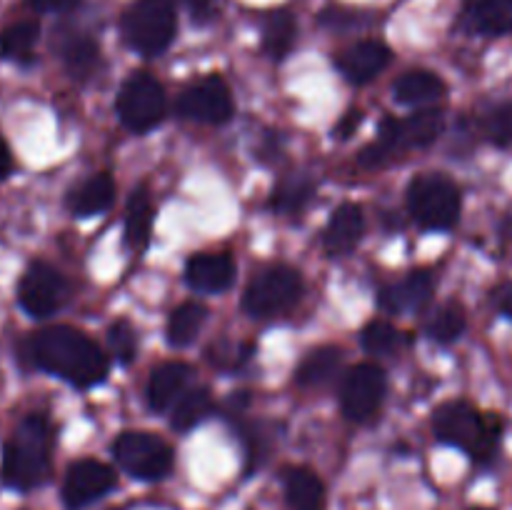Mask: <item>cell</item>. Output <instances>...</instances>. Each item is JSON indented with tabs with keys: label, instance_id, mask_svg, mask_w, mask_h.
<instances>
[{
	"label": "cell",
	"instance_id": "1",
	"mask_svg": "<svg viewBox=\"0 0 512 510\" xmlns=\"http://www.w3.org/2000/svg\"><path fill=\"white\" fill-rule=\"evenodd\" d=\"M28 355L40 370L68 380L75 388L103 383L108 358L95 340L70 325H50L28 340Z\"/></svg>",
	"mask_w": 512,
	"mask_h": 510
},
{
	"label": "cell",
	"instance_id": "2",
	"mask_svg": "<svg viewBox=\"0 0 512 510\" xmlns=\"http://www.w3.org/2000/svg\"><path fill=\"white\" fill-rule=\"evenodd\" d=\"M53 425L45 415H25L3 445L0 478L13 490H33L50 475Z\"/></svg>",
	"mask_w": 512,
	"mask_h": 510
},
{
	"label": "cell",
	"instance_id": "3",
	"mask_svg": "<svg viewBox=\"0 0 512 510\" xmlns=\"http://www.w3.org/2000/svg\"><path fill=\"white\" fill-rule=\"evenodd\" d=\"M435 438L473 455L475 463H490L500 445V418L480 415L465 400H450L433 415Z\"/></svg>",
	"mask_w": 512,
	"mask_h": 510
},
{
	"label": "cell",
	"instance_id": "4",
	"mask_svg": "<svg viewBox=\"0 0 512 510\" xmlns=\"http://www.w3.org/2000/svg\"><path fill=\"white\" fill-rule=\"evenodd\" d=\"M443 125V113L435 108H423L403 120L385 118L378 143L368 145L360 153V165L363 168H378V165H385L390 158L405 153V150L428 148L443 135Z\"/></svg>",
	"mask_w": 512,
	"mask_h": 510
},
{
	"label": "cell",
	"instance_id": "5",
	"mask_svg": "<svg viewBox=\"0 0 512 510\" xmlns=\"http://www.w3.org/2000/svg\"><path fill=\"white\" fill-rule=\"evenodd\" d=\"M123 38L135 53L153 58L168 50L178 33V13L173 0H135L120 20Z\"/></svg>",
	"mask_w": 512,
	"mask_h": 510
},
{
	"label": "cell",
	"instance_id": "6",
	"mask_svg": "<svg viewBox=\"0 0 512 510\" xmlns=\"http://www.w3.org/2000/svg\"><path fill=\"white\" fill-rule=\"evenodd\" d=\"M460 205V188L445 175H418L408 188L410 215L425 230L455 228L460 220Z\"/></svg>",
	"mask_w": 512,
	"mask_h": 510
},
{
	"label": "cell",
	"instance_id": "7",
	"mask_svg": "<svg viewBox=\"0 0 512 510\" xmlns=\"http://www.w3.org/2000/svg\"><path fill=\"white\" fill-rule=\"evenodd\" d=\"M303 295V275L288 265H273L255 275L245 288L243 310L250 318H273L288 313Z\"/></svg>",
	"mask_w": 512,
	"mask_h": 510
},
{
	"label": "cell",
	"instance_id": "8",
	"mask_svg": "<svg viewBox=\"0 0 512 510\" xmlns=\"http://www.w3.org/2000/svg\"><path fill=\"white\" fill-rule=\"evenodd\" d=\"M120 468L138 480H163L173 470V448L163 438L145 430H125L113 443Z\"/></svg>",
	"mask_w": 512,
	"mask_h": 510
},
{
	"label": "cell",
	"instance_id": "9",
	"mask_svg": "<svg viewBox=\"0 0 512 510\" xmlns=\"http://www.w3.org/2000/svg\"><path fill=\"white\" fill-rule=\"evenodd\" d=\"M120 123L133 133H148L165 118V90L150 73H133L118 93Z\"/></svg>",
	"mask_w": 512,
	"mask_h": 510
},
{
	"label": "cell",
	"instance_id": "10",
	"mask_svg": "<svg viewBox=\"0 0 512 510\" xmlns=\"http://www.w3.org/2000/svg\"><path fill=\"white\" fill-rule=\"evenodd\" d=\"M65 295H68V283H65L63 273L43 260L30 263L18 283L20 308L33 318H48L55 310H60Z\"/></svg>",
	"mask_w": 512,
	"mask_h": 510
},
{
	"label": "cell",
	"instance_id": "11",
	"mask_svg": "<svg viewBox=\"0 0 512 510\" xmlns=\"http://www.w3.org/2000/svg\"><path fill=\"white\" fill-rule=\"evenodd\" d=\"M385 398V373L375 363H360L348 370L340 388V408L353 423H368Z\"/></svg>",
	"mask_w": 512,
	"mask_h": 510
},
{
	"label": "cell",
	"instance_id": "12",
	"mask_svg": "<svg viewBox=\"0 0 512 510\" xmlns=\"http://www.w3.org/2000/svg\"><path fill=\"white\" fill-rule=\"evenodd\" d=\"M178 113L185 120H195V123H228L235 113L228 83L220 75H208V78L188 85L178 100Z\"/></svg>",
	"mask_w": 512,
	"mask_h": 510
},
{
	"label": "cell",
	"instance_id": "13",
	"mask_svg": "<svg viewBox=\"0 0 512 510\" xmlns=\"http://www.w3.org/2000/svg\"><path fill=\"white\" fill-rule=\"evenodd\" d=\"M118 483V475L110 465L100 463L95 458L75 460L68 468L63 480V503L68 510H80L85 505L95 503Z\"/></svg>",
	"mask_w": 512,
	"mask_h": 510
},
{
	"label": "cell",
	"instance_id": "14",
	"mask_svg": "<svg viewBox=\"0 0 512 510\" xmlns=\"http://www.w3.org/2000/svg\"><path fill=\"white\" fill-rule=\"evenodd\" d=\"M435 293V278L428 270H413L405 280L385 285L378 293V305L385 313H418L430 303Z\"/></svg>",
	"mask_w": 512,
	"mask_h": 510
},
{
	"label": "cell",
	"instance_id": "15",
	"mask_svg": "<svg viewBox=\"0 0 512 510\" xmlns=\"http://www.w3.org/2000/svg\"><path fill=\"white\" fill-rule=\"evenodd\" d=\"M390 60H393V53L383 40H360L338 55V68L348 83L363 85L378 78L388 68Z\"/></svg>",
	"mask_w": 512,
	"mask_h": 510
},
{
	"label": "cell",
	"instance_id": "16",
	"mask_svg": "<svg viewBox=\"0 0 512 510\" xmlns=\"http://www.w3.org/2000/svg\"><path fill=\"white\" fill-rule=\"evenodd\" d=\"M235 260L223 253H200L193 255L185 265V283L195 290V293H223L233 285Z\"/></svg>",
	"mask_w": 512,
	"mask_h": 510
},
{
	"label": "cell",
	"instance_id": "17",
	"mask_svg": "<svg viewBox=\"0 0 512 510\" xmlns=\"http://www.w3.org/2000/svg\"><path fill=\"white\" fill-rule=\"evenodd\" d=\"M365 233V215L358 203H343L340 208L333 210L330 223L323 235L325 253L338 258V255H348L355 245L360 243Z\"/></svg>",
	"mask_w": 512,
	"mask_h": 510
},
{
	"label": "cell",
	"instance_id": "18",
	"mask_svg": "<svg viewBox=\"0 0 512 510\" xmlns=\"http://www.w3.org/2000/svg\"><path fill=\"white\" fill-rule=\"evenodd\" d=\"M190 365L180 363V360H170V363L158 365L150 375L148 383V403L155 413H165V410L173 408L178 403V398L183 395L185 385L190 380Z\"/></svg>",
	"mask_w": 512,
	"mask_h": 510
},
{
	"label": "cell",
	"instance_id": "19",
	"mask_svg": "<svg viewBox=\"0 0 512 510\" xmlns=\"http://www.w3.org/2000/svg\"><path fill=\"white\" fill-rule=\"evenodd\" d=\"M115 200V180L108 173H95L68 195V210L75 218H90L108 210Z\"/></svg>",
	"mask_w": 512,
	"mask_h": 510
},
{
	"label": "cell",
	"instance_id": "20",
	"mask_svg": "<svg viewBox=\"0 0 512 510\" xmlns=\"http://www.w3.org/2000/svg\"><path fill=\"white\" fill-rule=\"evenodd\" d=\"M340 365H343V350L335 345H320L300 360L295 368V383L300 388H323L333 383L335 375L340 373Z\"/></svg>",
	"mask_w": 512,
	"mask_h": 510
},
{
	"label": "cell",
	"instance_id": "21",
	"mask_svg": "<svg viewBox=\"0 0 512 510\" xmlns=\"http://www.w3.org/2000/svg\"><path fill=\"white\" fill-rule=\"evenodd\" d=\"M285 498L293 510H325V485L310 468H285Z\"/></svg>",
	"mask_w": 512,
	"mask_h": 510
},
{
	"label": "cell",
	"instance_id": "22",
	"mask_svg": "<svg viewBox=\"0 0 512 510\" xmlns=\"http://www.w3.org/2000/svg\"><path fill=\"white\" fill-rule=\"evenodd\" d=\"M445 90L448 85L433 70H408L393 85L395 100L405 105H430L443 98Z\"/></svg>",
	"mask_w": 512,
	"mask_h": 510
},
{
	"label": "cell",
	"instance_id": "23",
	"mask_svg": "<svg viewBox=\"0 0 512 510\" xmlns=\"http://www.w3.org/2000/svg\"><path fill=\"white\" fill-rule=\"evenodd\" d=\"M465 23L480 35L512 33V0H473L465 10Z\"/></svg>",
	"mask_w": 512,
	"mask_h": 510
},
{
	"label": "cell",
	"instance_id": "24",
	"mask_svg": "<svg viewBox=\"0 0 512 510\" xmlns=\"http://www.w3.org/2000/svg\"><path fill=\"white\" fill-rule=\"evenodd\" d=\"M60 58L75 80H85L100 60L98 43L85 33H70L60 40Z\"/></svg>",
	"mask_w": 512,
	"mask_h": 510
},
{
	"label": "cell",
	"instance_id": "25",
	"mask_svg": "<svg viewBox=\"0 0 512 510\" xmlns=\"http://www.w3.org/2000/svg\"><path fill=\"white\" fill-rule=\"evenodd\" d=\"M153 233V205H150L148 190L138 188L130 195L128 210H125V243L130 250L140 253L148 245Z\"/></svg>",
	"mask_w": 512,
	"mask_h": 510
},
{
	"label": "cell",
	"instance_id": "26",
	"mask_svg": "<svg viewBox=\"0 0 512 510\" xmlns=\"http://www.w3.org/2000/svg\"><path fill=\"white\" fill-rule=\"evenodd\" d=\"M298 38V23L290 10H275L263 23V50L273 60H283Z\"/></svg>",
	"mask_w": 512,
	"mask_h": 510
},
{
	"label": "cell",
	"instance_id": "27",
	"mask_svg": "<svg viewBox=\"0 0 512 510\" xmlns=\"http://www.w3.org/2000/svg\"><path fill=\"white\" fill-rule=\"evenodd\" d=\"M205 320H208V308L203 303L188 300V303L178 305L168 318V343L173 348L190 345L198 338L200 330H203Z\"/></svg>",
	"mask_w": 512,
	"mask_h": 510
},
{
	"label": "cell",
	"instance_id": "28",
	"mask_svg": "<svg viewBox=\"0 0 512 510\" xmlns=\"http://www.w3.org/2000/svg\"><path fill=\"white\" fill-rule=\"evenodd\" d=\"M38 38V20H18L0 33V55L5 60H15V63H30Z\"/></svg>",
	"mask_w": 512,
	"mask_h": 510
},
{
	"label": "cell",
	"instance_id": "29",
	"mask_svg": "<svg viewBox=\"0 0 512 510\" xmlns=\"http://www.w3.org/2000/svg\"><path fill=\"white\" fill-rule=\"evenodd\" d=\"M213 410V395L208 388H193L188 393H183L178 398V403L173 405V415H170V425H173L178 433H188L195 425L203 423L205 418Z\"/></svg>",
	"mask_w": 512,
	"mask_h": 510
},
{
	"label": "cell",
	"instance_id": "30",
	"mask_svg": "<svg viewBox=\"0 0 512 510\" xmlns=\"http://www.w3.org/2000/svg\"><path fill=\"white\" fill-rule=\"evenodd\" d=\"M315 183L305 175H288L273 190V208L280 215H300L313 198Z\"/></svg>",
	"mask_w": 512,
	"mask_h": 510
},
{
	"label": "cell",
	"instance_id": "31",
	"mask_svg": "<svg viewBox=\"0 0 512 510\" xmlns=\"http://www.w3.org/2000/svg\"><path fill=\"white\" fill-rule=\"evenodd\" d=\"M465 325H468V315H465V308L460 303H445L443 308H438V313L430 318L428 323V335L430 340L440 345H450L465 333Z\"/></svg>",
	"mask_w": 512,
	"mask_h": 510
},
{
	"label": "cell",
	"instance_id": "32",
	"mask_svg": "<svg viewBox=\"0 0 512 510\" xmlns=\"http://www.w3.org/2000/svg\"><path fill=\"white\" fill-rule=\"evenodd\" d=\"M360 340H363V348L368 350L370 355H390L400 348L403 335L398 333V328L385 323V320H373L370 325H365Z\"/></svg>",
	"mask_w": 512,
	"mask_h": 510
},
{
	"label": "cell",
	"instance_id": "33",
	"mask_svg": "<svg viewBox=\"0 0 512 510\" xmlns=\"http://www.w3.org/2000/svg\"><path fill=\"white\" fill-rule=\"evenodd\" d=\"M483 133L498 148H508L512 145V100L500 103L485 115L483 120Z\"/></svg>",
	"mask_w": 512,
	"mask_h": 510
},
{
	"label": "cell",
	"instance_id": "34",
	"mask_svg": "<svg viewBox=\"0 0 512 510\" xmlns=\"http://www.w3.org/2000/svg\"><path fill=\"white\" fill-rule=\"evenodd\" d=\"M108 343L113 350L115 358L123 365L133 363L135 353H138V333H135L133 323L130 320H115L108 330Z\"/></svg>",
	"mask_w": 512,
	"mask_h": 510
},
{
	"label": "cell",
	"instance_id": "35",
	"mask_svg": "<svg viewBox=\"0 0 512 510\" xmlns=\"http://www.w3.org/2000/svg\"><path fill=\"white\" fill-rule=\"evenodd\" d=\"M250 353H253V345H240V343H228V340H223V343L213 345V348L208 350V358L215 368L238 370L240 365L250 358Z\"/></svg>",
	"mask_w": 512,
	"mask_h": 510
},
{
	"label": "cell",
	"instance_id": "36",
	"mask_svg": "<svg viewBox=\"0 0 512 510\" xmlns=\"http://www.w3.org/2000/svg\"><path fill=\"white\" fill-rule=\"evenodd\" d=\"M183 3L188 5L190 15L198 25H208L220 13V0H183Z\"/></svg>",
	"mask_w": 512,
	"mask_h": 510
},
{
	"label": "cell",
	"instance_id": "37",
	"mask_svg": "<svg viewBox=\"0 0 512 510\" xmlns=\"http://www.w3.org/2000/svg\"><path fill=\"white\" fill-rule=\"evenodd\" d=\"M360 120H363V113H360V110H348V113L343 115V120L335 125V135H340V138H350V135L358 130Z\"/></svg>",
	"mask_w": 512,
	"mask_h": 510
},
{
	"label": "cell",
	"instance_id": "38",
	"mask_svg": "<svg viewBox=\"0 0 512 510\" xmlns=\"http://www.w3.org/2000/svg\"><path fill=\"white\" fill-rule=\"evenodd\" d=\"M80 0H28V5L38 13H48V10H70L75 8Z\"/></svg>",
	"mask_w": 512,
	"mask_h": 510
},
{
	"label": "cell",
	"instance_id": "39",
	"mask_svg": "<svg viewBox=\"0 0 512 510\" xmlns=\"http://www.w3.org/2000/svg\"><path fill=\"white\" fill-rule=\"evenodd\" d=\"M15 163H13V153H10L8 143H5L3 138H0V180L10 178V173H13Z\"/></svg>",
	"mask_w": 512,
	"mask_h": 510
},
{
	"label": "cell",
	"instance_id": "40",
	"mask_svg": "<svg viewBox=\"0 0 512 510\" xmlns=\"http://www.w3.org/2000/svg\"><path fill=\"white\" fill-rule=\"evenodd\" d=\"M498 305H500V310H503V315H508V318L512 320V283H508L503 290H500Z\"/></svg>",
	"mask_w": 512,
	"mask_h": 510
},
{
	"label": "cell",
	"instance_id": "41",
	"mask_svg": "<svg viewBox=\"0 0 512 510\" xmlns=\"http://www.w3.org/2000/svg\"><path fill=\"white\" fill-rule=\"evenodd\" d=\"M470 510H490V508H470Z\"/></svg>",
	"mask_w": 512,
	"mask_h": 510
}]
</instances>
